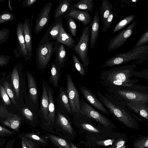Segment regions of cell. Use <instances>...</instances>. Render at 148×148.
<instances>
[{"label": "cell", "instance_id": "cell-1", "mask_svg": "<svg viewBox=\"0 0 148 148\" xmlns=\"http://www.w3.org/2000/svg\"><path fill=\"white\" fill-rule=\"evenodd\" d=\"M137 66L136 64L127 65L101 71L99 77L100 83L106 88L135 85L138 79L131 78L133 76L140 77V71L134 70Z\"/></svg>", "mask_w": 148, "mask_h": 148}, {"label": "cell", "instance_id": "cell-2", "mask_svg": "<svg viewBox=\"0 0 148 148\" xmlns=\"http://www.w3.org/2000/svg\"><path fill=\"white\" fill-rule=\"evenodd\" d=\"M108 94L121 103L134 101L146 104L148 102L147 86L135 85L130 86L107 88Z\"/></svg>", "mask_w": 148, "mask_h": 148}, {"label": "cell", "instance_id": "cell-3", "mask_svg": "<svg viewBox=\"0 0 148 148\" xmlns=\"http://www.w3.org/2000/svg\"><path fill=\"white\" fill-rule=\"evenodd\" d=\"M97 94L105 107L118 120L130 128H134L137 122L133 114L124 105L108 93L103 95L97 91Z\"/></svg>", "mask_w": 148, "mask_h": 148}, {"label": "cell", "instance_id": "cell-4", "mask_svg": "<svg viewBox=\"0 0 148 148\" xmlns=\"http://www.w3.org/2000/svg\"><path fill=\"white\" fill-rule=\"evenodd\" d=\"M9 73L19 110L25 105V99L27 93L25 73L22 63L20 62H18Z\"/></svg>", "mask_w": 148, "mask_h": 148}, {"label": "cell", "instance_id": "cell-5", "mask_svg": "<svg viewBox=\"0 0 148 148\" xmlns=\"http://www.w3.org/2000/svg\"><path fill=\"white\" fill-rule=\"evenodd\" d=\"M148 54V44L135 49H133L127 52L117 54L105 62L102 68L110 67L123 64L134 60L144 59Z\"/></svg>", "mask_w": 148, "mask_h": 148}, {"label": "cell", "instance_id": "cell-6", "mask_svg": "<svg viewBox=\"0 0 148 148\" xmlns=\"http://www.w3.org/2000/svg\"><path fill=\"white\" fill-rule=\"evenodd\" d=\"M49 37L45 34L36 50L37 68L44 70L48 66L52 55L54 42L50 41Z\"/></svg>", "mask_w": 148, "mask_h": 148}, {"label": "cell", "instance_id": "cell-7", "mask_svg": "<svg viewBox=\"0 0 148 148\" xmlns=\"http://www.w3.org/2000/svg\"><path fill=\"white\" fill-rule=\"evenodd\" d=\"M90 27V23L89 26L84 28L78 43L73 48V50L80 57L86 72L88 64L90 63L88 52Z\"/></svg>", "mask_w": 148, "mask_h": 148}, {"label": "cell", "instance_id": "cell-8", "mask_svg": "<svg viewBox=\"0 0 148 148\" xmlns=\"http://www.w3.org/2000/svg\"><path fill=\"white\" fill-rule=\"evenodd\" d=\"M28 88L25 99V104L30 110L37 113L39 100L37 82L34 75L29 71L26 72Z\"/></svg>", "mask_w": 148, "mask_h": 148}, {"label": "cell", "instance_id": "cell-9", "mask_svg": "<svg viewBox=\"0 0 148 148\" xmlns=\"http://www.w3.org/2000/svg\"><path fill=\"white\" fill-rule=\"evenodd\" d=\"M23 120L18 113L9 112L3 105L0 104V123L14 132H19Z\"/></svg>", "mask_w": 148, "mask_h": 148}, {"label": "cell", "instance_id": "cell-10", "mask_svg": "<svg viewBox=\"0 0 148 148\" xmlns=\"http://www.w3.org/2000/svg\"><path fill=\"white\" fill-rule=\"evenodd\" d=\"M80 113L105 127L111 124L109 119L87 103L83 99L80 100Z\"/></svg>", "mask_w": 148, "mask_h": 148}, {"label": "cell", "instance_id": "cell-11", "mask_svg": "<svg viewBox=\"0 0 148 148\" xmlns=\"http://www.w3.org/2000/svg\"><path fill=\"white\" fill-rule=\"evenodd\" d=\"M66 93L70 106L73 115L75 113H79L80 109V99L78 91L74 84L70 75H66Z\"/></svg>", "mask_w": 148, "mask_h": 148}, {"label": "cell", "instance_id": "cell-12", "mask_svg": "<svg viewBox=\"0 0 148 148\" xmlns=\"http://www.w3.org/2000/svg\"><path fill=\"white\" fill-rule=\"evenodd\" d=\"M137 24V21L133 22L127 28L113 37L110 41L107 50L109 51L115 50L123 45L132 35L133 29Z\"/></svg>", "mask_w": 148, "mask_h": 148}, {"label": "cell", "instance_id": "cell-13", "mask_svg": "<svg viewBox=\"0 0 148 148\" xmlns=\"http://www.w3.org/2000/svg\"><path fill=\"white\" fill-rule=\"evenodd\" d=\"M51 1L45 5L37 16L35 25L34 33L37 34L48 24L50 18V12L52 7Z\"/></svg>", "mask_w": 148, "mask_h": 148}, {"label": "cell", "instance_id": "cell-14", "mask_svg": "<svg viewBox=\"0 0 148 148\" xmlns=\"http://www.w3.org/2000/svg\"><path fill=\"white\" fill-rule=\"evenodd\" d=\"M79 88L84 97L88 103L96 109L107 114H109L108 111L90 90L82 85L80 86Z\"/></svg>", "mask_w": 148, "mask_h": 148}, {"label": "cell", "instance_id": "cell-15", "mask_svg": "<svg viewBox=\"0 0 148 148\" xmlns=\"http://www.w3.org/2000/svg\"><path fill=\"white\" fill-rule=\"evenodd\" d=\"M17 50L24 60L28 61L31 58L27 50L24 38L23 23L19 22L16 28Z\"/></svg>", "mask_w": 148, "mask_h": 148}, {"label": "cell", "instance_id": "cell-16", "mask_svg": "<svg viewBox=\"0 0 148 148\" xmlns=\"http://www.w3.org/2000/svg\"><path fill=\"white\" fill-rule=\"evenodd\" d=\"M72 5L62 17L64 18L69 17L77 19L82 22L85 26L92 22L91 16L90 13L86 11L75 9L72 7Z\"/></svg>", "mask_w": 148, "mask_h": 148}, {"label": "cell", "instance_id": "cell-17", "mask_svg": "<svg viewBox=\"0 0 148 148\" xmlns=\"http://www.w3.org/2000/svg\"><path fill=\"white\" fill-rule=\"evenodd\" d=\"M53 52H55L56 55L55 62L56 66L58 69L60 71L61 68L66 66L67 56L66 49L63 45L56 40Z\"/></svg>", "mask_w": 148, "mask_h": 148}, {"label": "cell", "instance_id": "cell-18", "mask_svg": "<svg viewBox=\"0 0 148 148\" xmlns=\"http://www.w3.org/2000/svg\"><path fill=\"white\" fill-rule=\"evenodd\" d=\"M56 108L65 114L73 115L68 99L66 92L62 86L60 87L59 92L56 98Z\"/></svg>", "mask_w": 148, "mask_h": 148}, {"label": "cell", "instance_id": "cell-19", "mask_svg": "<svg viewBox=\"0 0 148 148\" xmlns=\"http://www.w3.org/2000/svg\"><path fill=\"white\" fill-rule=\"evenodd\" d=\"M121 103L130 111L147 120L148 119V108L146 104L133 101H126Z\"/></svg>", "mask_w": 148, "mask_h": 148}, {"label": "cell", "instance_id": "cell-20", "mask_svg": "<svg viewBox=\"0 0 148 148\" xmlns=\"http://www.w3.org/2000/svg\"><path fill=\"white\" fill-rule=\"evenodd\" d=\"M4 88L7 94L14 105L18 109L17 104L15 92L12 84L10 74L3 72L1 74L0 78Z\"/></svg>", "mask_w": 148, "mask_h": 148}, {"label": "cell", "instance_id": "cell-21", "mask_svg": "<svg viewBox=\"0 0 148 148\" xmlns=\"http://www.w3.org/2000/svg\"><path fill=\"white\" fill-rule=\"evenodd\" d=\"M100 20L98 11L95 12L92 21L90 23V46L91 49L95 47L98 39L99 29Z\"/></svg>", "mask_w": 148, "mask_h": 148}, {"label": "cell", "instance_id": "cell-22", "mask_svg": "<svg viewBox=\"0 0 148 148\" xmlns=\"http://www.w3.org/2000/svg\"><path fill=\"white\" fill-rule=\"evenodd\" d=\"M47 82L44 81L42 83V94L40 106L38 114L46 120H48V98L46 87Z\"/></svg>", "mask_w": 148, "mask_h": 148}, {"label": "cell", "instance_id": "cell-23", "mask_svg": "<svg viewBox=\"0 0 148 148\" xmlns=\"http://www.w3.org/2000/svg\"><path fill=\"white\" fill-rule=\"evenodd\" d=\"M24 38L27 51L30 57H32V37L31 27L29 19L26 18L23 23Z\"/></svg>", "mask_w": 148, "mask_h": 148}, {"label": "cell", "instance_id": "cell-24", "mask_svg": "<svg viewBox=\"0 0 148 148\" xmlns=\"http://www.w3.org/2000/svg\"><path fill=\"white\" fill-rule=\"evenodd\" d=\"M0 104L4 106L9 112H16L18 110L13 104L3 86L0 78Z\"/></svg>", "mask_w": 148, "mask_h": 148}, {"label": "cell", "instance_id": "cell-25", "mask_svg": "<svg viewBox=\"0 0 148 148\" xmlns=\"http://www.w3.org/2000/svg\"><path fill=\"white\" fill-rule=\"evenodd\" d=\"M70 49H73L76 43L75 41L64 30L63 24L60 27L59 33L56 40Z\"/></svg>", "mask_w": 148, "mask_h": 148}, {"label": "cell", "instance_id": "cell-26", "mask_svg": "<svg viewBox=\"0 0 148 148\" xmlns=\"http://www.w3.org/2000/svg\"><path fill=\"white\" fill-rule=\"evenodd\" d=\"M48 98V120L49 121H53L55 116L56 107L53 100V90L48 85L46 84Z\"/></svg>", "mask_w": 148, "mask_h": 148}, {"label": "cell", "instance_id": "cell-27", "mask_svg": "<svg viewBox=\"0 0 148 148\" xmlns=\"http://www.w3.org/2000/svg\"><path fill=\"white\" fill-rule=\"evenodd\" d=\"M62 24V19L61 16L52 23L45 34L49 37V39L56 40L59 33L60 26Z\"/></svg>", "mask_w": 148, "mask_h": 148}, {"label": "cell", "instance_id": "cell-28", "mask_svg": "<svg viewBox=\"0 0 148 148\" xmlns=\"http://www.w3.org/2000/svg\"><path fill=\"white\" fill-rule=\"evenodd\" d=\"M71 0H60L58 5L55 10L54 16V18L56 19L62 16L68 11L72 4L70 3Z\"/></svg>", "mask_w": 148, "mask_h": 148}, {"label": "cell", "instance_id": "cell-29", "mask_svg": "<svg viewBox=\"0 0 148 148\" xmlns=\"http://www.w3.org/2000/svg\"><path fill=\"white\" fill-rule=\"evenodd\" d=\"M55 114L57 116L58 123L64 129L70 133H72L73 130L71 124L63 114V113L56 107Z\"/></svg>", "mask_w": 148, "mask_h": 148}, {"label": "cell", "instance_id": "cell-30", "mask_svg": "<svg viewBox=\"0 0 148 148\" xmlns=\"http://www.w3.org/2000/svg\"><path fill=\"white\" fill-rule=\"evenodd\" d=\"M23 120L31 122L34 121L36 118L37 113L30 110L25 105L17 111Z\"/></svg>", "mask_w": 148, "mask_h": 148}, {"label": "cell", "instance_id": "cell-31", "mask_svg": "<svg viewBox=\"0 0 148 148\" xmlns=\"http://www.w3.org/2000/svg\"><path fill=\"white\" fill-rule=\"evenodd\" d=\"M113 6L112 3L108 0H103L101 5L99 7L102 25L106 19L108 18L112 11Z\"/></svg>", "mask_w": 148, "mask_h": 148}, {"label": "cell", "instance_id": "cell-32", "mask_svg": "<svg viewBox=\"0 0 148 148\" xmlns=\"http://www.w3.org/2000/svg\"><path fill=\"white\" fill-rule=\"evenodd\" d=\"M94 2L93 0H80L75 3L72 5V7L79 10H84L92 12Z\"/></svg>", "mask_w": 148, "mask_h": 148}, {"label": "cell", "instance_id": "cell-33", "mask_svg": "<svg viewBox=\"0 0 148 148\" xmlns=\"http://www.w3.org/2000/svg\"><path fill=\"white\" fill-rule=\"evenodd\" d=\"M61 75L60 71L58 69L55 63H53L51 64L49 82L54 87L57 88L58 87Z\"/></svg>", "mask_w": 148, "mask_h": 148}, {"label": "cell", "instance_id": "cell-34", "mask_svg": "<svg viewBox=\"0 0 148 148\" xmlns=\"http://www.w3.org/2000/svg\"><path fill=\"white\" fill-rule=\"evenodd\" d=\"M135 17L134 15L131 14L123 18L116 25L113 29L112 34H114L120 29L124 28L133 21Z\"/></svg>", "mask_w": 148, "mask_h": 148}, {"label": "cell", "instance_id": "cell-35", "mask_svg": "<svg viewBox=\"0 0 148 148\" xmlns=\"http://www.w3.org/2000/svg\"><path fill=\"white\" fill-rule=\"evenodd\" d=\"M49 137L53 143L59 147L71 148L69 144L64 140L53 135H50Z\"/></svg>", "mask_w": 148, "mask_h": 148}, {"label": "cell", "instance_id": "cell-36", "mask_svg": "<svg viewBox=\"0 0 148 148\" xmlns=\"http://www.w3.org/2000/svg\"><path fill=\"white\" fill-rule=\"evenodd\" d=\"M72 59L75 67L81 75L84 76L86 72L82 63L80 62L76 56L74 54L72 55Z\"/></svg>", "mask_w": 148, "mask_h": 148}, {"label": "cell", "instance_id": "cell-37", "mask_svg": "<svg viewBox=\"0 0 148 148\" xmlns=\"http://www.w3.org/2000/svg\"><path fill=\"white\" fill-rule=\"evenodd\" d=\"M13 14L7 11H4L0 13V24L10 21L16 19Z\"/></svg>", "mask_w": 148, "mask_h": 148}, {"label": "cell", "instance_id": "cell-38", "mask_svg": "<svg viewBox=\"0 0 148 148\" xmlns=\"http://www.w3.org/2000/svg\"><path fill=\"white\" fill-rule=\"evenodd\" d=\"M67 18L68 29L72 36L75 37L76 35L77 26L74 19L69 17Z\"/></svg>", "mask_w": 148, "mask_h": 148}, {"label": "cell", "instance_id": "cell-39", "mask_svg": "<svg viewBox=\"0 0 148 148\" xmlns=\"http://www.w3.org/2000/svg\"><path fill=\"white\" fill-rule=\"evenodd\" d=\"M148 43V29L142 34L133 49H135L147 44Z\"/></svg>", "mask_w": 148, "mask_h": 148}, {"label": "cell", "instance_id": "cell-40", "mask_svg": "<svg viewBox=\"0 0 148 148\" xmlns=\"http://www.w3.org/2000/svg\"><path fill=\"white\" fill-rule=\"evenodd\" d=\"M116 14L112 11H111L108 18L106 19L103 24L102 32L104 33L107 31L112 23Z\"/></svg>", "mask_w": 148, "mask_h": 148}, {"label": "cell", "instance_id": "cell-41", "mask_svg": "<svg viewBox=\"0 0 148 148\" xmlns=\"http://www.w3.org/2000/svg\"><path fill=\"white\" fill-rule=\"evenodd\" d=\"M16 132L6 128L0 123V137H3L7 136H10L14 135Z\"/></svg>", "mask_w": 148, "mask_h": 148}, {"label": "cell", "instance_id": "cell-42", "mask_svg": "<svg viewBox=\"0 0 148 148\" xmlns=\"http://www.w3.org/2000/svg\"><path fill=\"white\" fill-rule=\"evenodd\" d=\"M10 33V30L7 28L0 30V44L6 42L8 38Z\"/></svg>", "mask_w": 148, "mask_h": 148}, {"label": "cell", "instance_id": "cell-43", "mask_svg": "<svg viewBox=\"0 0 148 148\" xmlns=\"http://www.w3.org/2000/svg\"><path fill=\"white\" fill-rule=\"evenodd\" d=\"M134 146L136 148H147L148 138H145L139 140L135 144Z\"/></svg>", "mask_w": 148, "mask_h": 148}, {"label": "cell", "instance_id": "cell-44", "mask_svg": "<svg viewBox=\"0 0 148 148\" xmlns=\"http://www.w3.org/2000/svg\"><path fill=\"white\" fill-rule=\"evenodd\" d=\"M11 57L9 56L0 55V67L6 66L9 63Z\"/></svg>", "mask_w": 148, "mask_h": 148}, {"label": "cell", "instance_id": "cell-45", "mask_svg": "<svg viewBox=\"0 0 148 148\" xmlns=\"http://www.w3.org/2000/svg\"><path fill=\"white\" fill-rule=\"evenodd\" d=\"M81 125L83 128L90 131L95 132H99V131L97 130L90 124L86 123H84L82 124Z\"/></svg>", "mask_w": 148, "mask_h": 148}, {"label": "cell", "instance_id": "cell-46", "mask_svg": "<svg viewBox=\"0 0 148 148\" xmlns=\"http://www.w3.org/2000/svg\"><path fill=\"white\" fill-rule=\"evenodd\" d=\"M37 0H24L23 2V5L24 8H28L33 5Z\"/></svg>", "mask_w": 148, "mask_h": 148}, {"label": "cell", "instance_id": "cell-47", "mask_svg": "<svg viewBox=\"0 0 148 148\" xmlns=\"http://www.w3.org/2000/svg\"><path fill=\"white\" fill-rule=\"evenodd\" d=\"M114 141L113 139H108L102 141H98L97 142V143L99 145L107 146L112 145Z\"/></svg>", "mask_w": 148, "mask_h": 148}, {"label": "cell", "instance_id": "cell-48", "mask_svg": "<svg viewBox=\"0 0 148 148\" xmlns=\"http://www.w3.org/2000/svg\"><path fill=\"white\" fill-rule=\"evenodd\" d=\"M125 143V141L123 140H120L114 145L113 148H119L123 147Z\"/></svg>", "mask_w": 148, "mask_h": 148}, {"label": "cell", "instance_id": "cell-49", "mask_svg": "<svg viewBox=\"0 0 148 148\" xmlns=\"http://www.w3.org/2000/svg\"><path fill=\"white\" fill-rule=\"evenodd\" d=\"M18 137L21 140L22 148H28L25 143L24 137L22 136L21 134L19 135Z\"/></svg>", "mask_w": 148, "mask_h": 148}, {"label": "cell", "instance_id": "cell-50", "mask_svg": "<svg viewBox=\"0 0 148 148\" xmlns=\"http://www.w3.org/2000/svg\"><path fill=\"white\" fill-rule=\"evenodd\" d=\"M14 140L15 139H13L9 141L7 143L5 148H12Z\"/></svg>", "mask_w": 148, "mask_h": 148}, {"label": "cell", "instance_id": "cell-51", "mask_svg": "<svg viewBox=\"0 0 148 148\" xmlns=\"http://www.w3.org/2000/svg\"><path fill=\"white\" fill-rule=\"evenodd\" d=\"M13 51L16 58H19L20 57L22 58V56L18 52L16 47L13 49Z\"/></svg>", "mask_w": 148, "mask_h": 148}, {"label": "cell", "instance_id": "cell-52", "mask_svg": "<svg viewBox=\"0 0 148 148\" xmlns=\"http://www.w3.org/2000/svg\"><path fill=\"white\" fill-rule=\"evenodd\" d=\"M6 141V139L5 138L0 137V146L3 147Z\"/></svg>", "mask_w": 148, "mask_h": 148}, {"label": "cell", "instance_id": "cell-53", "mask_svg": "<svg viewBox=\"0 0 148 148\" xmlns=\"http://www.w3.org/2000/svg\"><path fill=\"white\" fill-rule=\"evenodd\" d=\"M148 56V55L146 56L143 59L139 60V61L135 62L134 63V64H141V63L144 60L146 59L147 58Z\"/></svg>", "mask_w": 148, "mask_h": 148}, {"label": "cell", "instance_id": "cell-54", "mask_svg": "<svg viewBox=\"0 0 148 148\" xmlns=\"http://www.w3.org/2000/svg\"><path fill=\"white\" fill-rule=\"evenodd\" d=\"M138 0H131L130 1L131 3H136L138 2Z\"/></svg>", "mask_w": 148, "mask_h": 148}, {"label": "cell", "instance_id": "cell-55", "mask_svg": "<svg viewBox=\"0 0 148 148\" xmlns=\"http://www.w3.org/2000/svg\"><path fill=\"white\" fill-rule=\"evenodd\" d=\"M10 0H9L8 1V4H9V8L11 10H12V7L11 6V5H10Z\"/></svg>", "mask_w": 148, "mask_h": 148}, {"label": "cell", "instance_id": "cell-56", "mask_svg": "<svg viewBox=\"0 0 148 148\" xmlns=\"http://www.w3.org/2000/svg\"><path fill=\"white\" fill-rule=\"evenodd\" d=\"M71 148H77L74 146H73V145H72Z\"/></svg>", "mask_w": 148, "mask_h": 148}, {"label": "cell", "instance_id": "cell-57", "mask_svg": "<svg viewBox=\"0 0 148 148\" xmlns=\"http://www.w3.org/2000/svg\"><path fill=\"white\" fill-rule=\"evenodd\" d=\"M5 0H0V2H3Z\"/></svg>", "mask_w": 148, "mask_h": 148}]
</instances>
